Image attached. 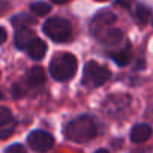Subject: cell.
<instances>
[{"mask_svg":"<svg viewBox=\"0 0 153 153\" xmlns=\"http://www.w3.org/2000/svg\"><path fill=\"white\" fill-rule=\"evenodd\" d=\"M65 135L68 140L75 143H87L98 135V125L93 117L80 116L66 125Z\"/></svg>","mask_w":153,"mask_h":153,"instance_id":"obj_1","label":"cell"},{"mask_svg":"<svg viewBox=\"0 0 153 153\" xmlns=\"http://www.w3.org/2000/svg\"><path fill=\"white\" fill-rule=\"evenodd\" d=\"M76 68H78V62H76L75 56L69 53H60L54 56V59L50 63V72L53 78L59 81L71 80L76 72Z\"/></svg>","mask_w":153,"mask_h":153,"instance_id":"obj_2","label":"cell"},{"mask_svg":"<svg viewBox=\"0 0 153 153\" xmlns=\"http://www.w3.org/2000/svg\"><path fill=\"white\" fill-rule=\"evenodd\" d=\"M110 75L111 74L107 66L99 65L96 62H87L84 66V74H83V84L90 89L99 87L108 81Z\"/></svg>","mask_w":153,"mask_h":153,"instance_id":"obj_3","label":"cell"},{"mask_svg":"<svg viewBox=\"0 0 153 153\" xmlns=\"http://www.w3.org/2000/svg\"><path fill=\"white\" fill-rule=\"evenodd\" d=\"M44 33L56 42H65L71 36V24L59 17L48 18L44 23Z\"/></svg>","mask_w":153,"mask_h":153,"instance_id":"obj_4","label":"cell"},{"mask_svg":"<svg viewBox=\"0 0 153 153\" xmlns=\"http://www.w3.org/2000/svg\"><path fill=\"white\" fill-rule=\"evenodd\" d=\"M27 143L35 152L44 153V152H48L54 146V138L51 134L45 131H33L27 137Z\"/></svg>","mask_w":153,"mask_h":153,"instance_id":"obj_5","label":"cell"},{"mask_svg":"<svg viewBox=\"0 0 153 153\" xmlns=\"http://www.w3.org/2000/svg\"><path fill=\"white\" fill-rule=\"evenodd\" d=\"M116 21V15L110 11H101L99 14L95 15V18L92 20V24H90V30L93 35H99L101 30L110 24H113Z\"/></svg>","mask_w":153,"mask_h":153,"instance_id":"obj_6","label":"cell"},{"mask_svg":"<svg viewBox=\"0 0 153 153\" xmlns=\"http://www.w3.org/2000/svg\"><path fill=\"white\" fill-rule=\"evenodd\" d=\"M0 126H2V131H0V137L2 138H8L14 132L12 114H11V111L6 107L0 108Z\"/></svg>","mask_w":153,"mask_h":153,"instance_id":"obj_7","label":"cell"},{"mask_svg":"<svg viewBox=\"0 0 153 153\" xmlns=\"http://www.w3.org/2000/svg\"><path fill=\"white\" fill-rule=\"evenodd\" d=\"M152 137V128L149 125H144V123H138L135 125L132 129H131V141L132 143H144L147 141L149 138Z\"/></svg>","mask_w":153,"mask_h":153,"instance_id":"obj_8","label":"cell"},{"mask_svg":"<svg viewBox=\"0 0 153 153\" xmlns=\"http://www.w3.org/2000/svg\"><path fill=\"white\" fill-rule=\"evenodd\" d=\"M26 51H27V54H29L32 59L41 60V59L45 56V53H47V45H45V42L41 41L39 38H35V39L30 42V45L27 47Z\"/></svg>","mask_w":153,"mask_h":153,"instance_id":"obj_9","label":"cell"},{"mask_svg":"<svg viewBox=\"0 0 153 153\" xmlns=\"http://www.w3.org/2000/svg\"><path fill=\"white\" fill-rule=\"evenodd\" d=\"M36 36H35V33L32 32V30H29V29H20L18 32H17V35H15V44H17V47L20 48V50H27V47L30 45V42L35 39Z\"/></svg>","mask_w":153,"mask_h":153,"instance_id":"obj_10","label":"cell"},{"mask_svg":"<svg viewBox=\"0 0 153 153\" xmlns=\"http://www.w3.org/2000/svg\"><path fill=\"white\" fill-rule=\"evenodd\" d=\"M102 42L108 44V45H116L122 41L123 38V33L119 30V29H110V30H105L102 35H99Z\"/></svg>","mask_w":153,"mask_h":153,"instance_id":"obj_11","label":"cell"},{"mask_svg":"<svg viewBox=\"0 0 153 153\" xmlns=\"http://www.w3.org/2000/svg\"><path fill=\"white\" fill-rule=\"evenodd\" d=\"M27 80L32 86H41L45 80V74H44V69L41 66H33L30 71H29V75H27Z\"/></svg>","mask_w":153,"mask_h":153,"instance_id":"obj_12","label":"cell"},{"mask_svg":"<svg viewBox=\"0 0 153 153\" xmlns=\"http://www.w3.org/2000/svg\"><path fill=\"white\" fill-rule=\"evenodd\" d=\"M111 59L119 65V66H126L129 62H131V53L129 50H120L117 53H111Z\"/></svg>","mask_w":153,"mask_h":153,"instance_id":"obj_13","label":"cell"},{"mask_svg":"<svg viewBox=\"0 0 153 153\" xmlns=\"http://www.w3.org/2000/svg\"><path fill=\"white\" fill-rule=\"evenodd\" d=\"M11 23H12L15 27L23 29V27L27 26V24H35V18H32V17L27 15V14H18V15H15V17L11 20Z\"/></svg>","mask_w":153,"mask_h":153,"instance_id":"obj_14","label":"cell"},{"mask_svg":"<svg viewBox=\"0 0 153 153\" xmlns=\"http://www.w3.org/2000/svg\"><path fill=\"white\" fill-rule=\"evenodd\" d=\"M30 11H33L36 15H47L50 11H51V6L48 3H44V2H36V3H32L30 5Z\"/></svg>","mask_w":153,"mask_h":153,"instance_id":"obj_15","label":"cell"},{"mask_svg":"<svg viewBox=\"0 0 153 153\" xmlns=\"http://www.w3.org/2000/svg\"><path fill=\"white\" fill-rule=\"evenodd\" d=\"M135 17L137 20L141 23V24H146L150 18V9L144 5H138L137 6V11H135Z\"/></svg>","mask_w":153,"mask_h":153,"instance_id":"obj_16","label":"cell"},{"mask_svg":"<svg viewBox=\"0 0 153 153\" xmlns=\"http://www.w3.org/2000/svg\"><path fill=\"white\" fill-rule=\"evenodd\" d=\"M5 153H27V152L23 144H12L5 150Z\"/></svg>","mask_w":153,"mask_h":153,"instance_id":"obj_17","label":"cell"},{"mask_svg":"<svg viewBox=\"0 0 153 153\" xmlns=\"http://www.w3.org/2000/svg\"><path fill=\"white\" fill-rule=\"evenodd\" d=\"M131 2H132V0H119V3H122V5H125V6H129Z\"/></svg>","mask_w":153,"mask_h":153,"instance_id":"obj_18","label":"cell"},{"mask_svg":"<svg viewBox=\"0 0 153 153\" xmlns=\"http://www.w3.org/2000/svg\"><path fill=\"white\" fill-rule=\"evenodd\" d=\"M2 35H3V36H2V42H5V41H6V30H5V29H2Z\"/></svg>","mask_w":153,"mask_h":153,"instance_id":"obj_19","label":"cell"},{"mask_svg":"<svg viewBox=\"0 0 153 153\" xmlns=\"http://www.w3.org/2000/svg\"><path fill=\"white\" fill-rule=\"evenodd\" d=\"M54 3H66V2H69V0H53Z\"/></svg>","mask_w":153,"mask_h":153,"instance_id":"obj_20","label":"cell"},{"mask_svg":"<svg viewBox=\"0 0 153 153\" xmlns=\"http://www.w3.org/2000/svg\"><path fill=\"white\" fill-rule=\"evenodd\" d=\"M95 153H110L108 150H105V149H99L98 152H95Z\"/></svg>","mask_w":153,"mask_h":153,"instance_id":"obj_21","label":"cell"},{"mask_svg":"<svg viewBox=\"0 0 153 153\" xmlns=\"http://www.w3.org/2000/svg\"><path fill=\"white\" fill-rule=\"evenodd\" d=\"M96 2H107V0H96Z\"/></svg>","mask_w":153,"mask_h":153,"instance_id":"obj_22","label":"cell"}]
</instances>
